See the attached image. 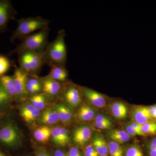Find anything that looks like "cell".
Returning a JSON list of instances; mask_svg holds the SVG:
<instances>
[{
	"mask_svg": "<svg viewBox=\"0 0 156 156\" xmlns=\"http://www.w3.org/2000/svg\"><path fill=\"white\" fill-rule=\"evenodd\" d=\"M52 129L48 126H43L37 128L34 133L35 138L38 141L46 142L50 138Z\"/></svg>",
	"mask_w": 156,
	"mask_h": 156,
	"instance_id": "cell-22",
	"label": "cell"
},
{
	"mask_svg": "<svg viewBox=\"0 0 156 156\" xmlns=\"http://www.w3.org/2000/svg\"><path fill=\"white\" fill-rule=\"evenodd\" d=\"M12 77L16 89V98L19 100H23L27 98L29 96L26 89L27 74L20 68H16Z\"/></svg>",
	"mask_w": 156,
	"mask_h": 156,
	"instance_id": "cell-7",
	"label": "cell"
},
{
	"mask_svg": "<svg viewBox=\"0 0 156 156\" xmlns=\"http://www.w3.org/2000/svg\"><path fill=\"white\" fill-rule=\"evenodd\" d=\"M85 156H100L92 144L87 146L84 152Z\"/></svg>",
	"mask_w": 156,
	"mask_h": 156,
	"instance_id": "cell-33",
	"label": "cell"
},
{
	"mask_svg": "<svg viewBox=\"0 0 156 156\" xmlns=\"http://www.w3.org/2000/svg\"><path fill=\"white\" fill-rule=\"evenodd\" d=\"M40 110L35 109L30 114L27 116L24 119V121L27 122H30L34 121V120L36 119L40 115Z\"/></svg>",
	"mask_w": 156,
	"mask_h": 156,
	"instance_id": "cell-32",
	"label": "cell"
},
{
	"mask_svg": "<svg viewBox=\"0 0 156 156\" xmlns=\"http://www.w3.org/2000/svg\"><path fill=\"white\" fill-rule=\"evenodd\" d=\"M54 156H68L63 151L57 150L54 152Z\"/></svg>",
	"mask_w": 156,
	"mask_h": 156,
	"instance_id": "cell-40",
	"label": "cell"
},
{
	"mask_svg": "<svg viewBox=\"0 0 156 156\" xmlns=\"http://www.w3.org/2000/svg\"><path fill=\"white\" fill-rule=\"evenodd\" d=\"M141 130L144 136L156 134V123L150 121L141 125Z\"/></svg>",
	"mask_w": 156,
	"mask_h": 156,
	"instance_id": "cell-24",
	"label": "cell"
},
{
	"mask_svg": "<svg viewBox=\"0 0 156 156\" xmlns=\"http://www.w3.org/2000/svg\"><path fill=\"white\" fill-rule=\"evenodd\" d=\"M60 128L59 127H56L52 129L51 135L53 142L56 145L60 146L61 143V138H60Z\"/></svg>",
	"mask_w": 156,
	"mask_h": 156,
	"instance_id": "cell-29",
	"label": "cell"
},
{
	"mask_svg": "<svg viewBox=\"0 0 156 156\" xmlns=\"http://www.w3.org/2000/svg\"><path fill=\"white\" fill-rule=\"evenodd\" d=\"M146 148L147 156H156V136L147 142Z\"/></svg>",
	"mask_w": 156,
	"mask_h": 156,
	"instance_id": "cell-27",
	"label": "cell"
},
{
	"mask_svg": "<svg viewBox=\"0 0 156 156\" xmlns=\"http://www.w3.org/2000/svg\"><path fill=\"white\" fill-rule=\"evenodd\" d=\"M108 136L113 141L119 144L128 142L131 137V136L126 131L120 129L112 130L109 132Z\"/></svg>",
	"mask_w": 156,
	"mask_h": 156,
	"instance_id": "cell-19",
	"label": "cell"
},
{
	"mask_svg": "<svg viewBox=\"0 0 156 156\" xmlns=\"http://www.w3.org/2000/svg\"><path fill=\"white\" fill-rule=\"evenodd\" d=\"M51 70L49 75L53 80L61 83H65L68 77V72L66 66L52 65L50 66Z\"/></svg>",
	"mask_w": 156,
	"mask_h": 156,
	"instance_id": "cell-13",
	"label": "cell"
},
{
	"mask_svg": "<svg viewBox=\"0 0 156 156\" xmlns=\"http://www.w3.org/2000/svg\"><path fill=\"white\" fill-rule=\"evenodd\" d=\"M112 112L115 118L123 119L127 117L128 108L125 104L120 101L113 102L112 105Z\"/></svg>",
	"mask_w": 156,
	"mask_h": 156,
	"instance_id": "cell-16",
	"label": "cell"
},
{
	"mask_svg": "<svg viewBox=\"0 0 156 156\" xmlns=\"http://www.w3.org/2000/svg\"><path fill=\"white\" fill-rule=\"evenodd\" d=\"M47 96L41 92L38 94L31 95L29 98V101L31 104L39 110L43 109L47 103Z\"/></svg>",
	"mask_w": 156,
	"mask_h": 156,
	"instance_id": "cell-21",
	"label": "cell"
},
{
	"mask_svg": "<svg viewBox=\"0 0 156 156\" xmlns=\"http://www.w3.org/2000/svg\"><path fill=\"white\" fill-rule=\"evenodd\" d=\"M95 122H112L111 120L104 115L99 114L97 115L95 117Z\"/></svg>",
	"mask_w": 156,
	"mask_h": 156,
	"instance_id": "cell-36",
	"label": "cell"
},
{
	"mask_svg": "<svg viewBox=\"0 0 156 156\" xmlns=\"http://www.w3.org/2000/svg\"><path fill=\"white\" fill-rule=\"evenodd\" d=\"M36 156H50V155L46 151L43 150H40L37 152Z\"/></svg>",
	"mask_w": 156,
	"mask_h": 156,
	"instance_id": "cell-39",
	"label": "cell"
},
{
	"mask_svg": "<svg viewBox=\"0 0 156 156\" xmlns=\"http://www.w3.org/2000/svg\"><path fill=\"white\" fill-rule=\"evenodd\" d=\"M63 97L68 104L75 107L82 102V94L80 89L73 85H69L63 92Z\"/></svg>",
	"mask_w": 156,
	"mask_h": 156,
	"instance_id": "cell-10",
	"label": "cell"
},
{
	"mask_svg": "<svg viewBox=\"0 0 156 156\" xmlns=\"http://www.w3.org/2000/svg\"><path fill=\"white\" fill-rule=\"evenodd\" d=\"M0 156H5L4 155V154H3L1 152V151H0Z\"/></svg>",
	"mask_w": 156,
	"mask_h": 156,
	"instance_id": "cell-41",
	"label": "cell"
},
{
	"mask_svg": "<svg viewBox=\"0 0 156 156\" xmlns=\"http://www.w3.org/2000/svg\"><path fill=\"white\" fill-rule=\"evenodd\" d=\"M44 52L26 51L20 53L18 54L20 68L27 74L37 75L45 64Z\"/></svg>",
	"mask_w": 156,
	"mask_h": 156,
	"instance_id": "cell-4",
	"label": "cell"
},
{
	"mask_svg": "<svg viewBox=\"0 0 156 156\" xmlns=\"http://www.w3.org/2000/svg\"><path fill=\"white\" fill-rule=\"evenodd\" d=\"M68 156H82L81 152L78 148L72 147L70 149L67 154Z\"/></svg>",
	"mask_w": 156,
	"mask_h": 156,
	"instance_id": "cell-37",
	"label": "cell"
},
{
	"mask_svg": "<svg viewBox=\"0 0 156 156\" xmlns=\"http://www.w3.org/2000/svg\"><path fill=\"white\" fill-rule=\"evenodd\" d=\"M11 98L0 84V105L8 103Z\"/></svg>",
	"mask_w": 156,
	"mask_h": 156,
	"instance_id": "cell-31",
	"label": "cell"
},
{
	"mask_svg": "<svg viewBox=\"0 0 156 156\" xmlns=\"http://www.w3.org/2000/svg\"><path fill=\"white\" fill-rule=\"evenodd\" d=\"M92 134V130L88 126H80L75 130L73 138L78 145L83 146L90 139Z\"/></svg>",
	"mask_w": 156,
	"mask_h": 156,
	"instance_id": "cell-12",
	"label": "cell"
},
{
	"mask_svg": "<svg viewBox=\"0 0 156 156\" xmlns=\"http://www.w3.org/2000/svg\"><path fill=\"white\" fill-rule=\"evenodd\" d=\"M55 110L58 113L59 120L62 122H69L73 118V112L71 110L64 104H58L56 105Z\"/></svg>",
	"mask_w": 156,
	"mask_h": 156,
	"instance_id": "cell-18",
	"label": "cell"
},
{
	"mask_svg": "<svg viewBox=\"0 0 156 156\" xmlns=\"http://www.w3.org/2000/svg\"><path fill=\"white\" fill-rule=\"evenodd\" d=\"M50 28L49 27L32 34L23 39L16 48L11 50L9 56L26 51L41 53L44 52L49 44Z\"/></svg>",
	"mask_w": 156,
	"mask_h": 156,
	"instance_id": "cell-2",
	"label": "cell"
},
{
	"mask_svg": "<svg viewBox=\"0 0 156 156\" xmlns=\"http://www.w3.org/2000/svg\"><path fill=\"white\" fill-rule=\"evenodd\" d=\"M82 92L85 98L93 106L98 108L106 106V97L101 93L88 88H83Z\"/></svg>",
	"mask_w": 156,
	"mask_h": 156,
	"instance_id": "cell-9",
	"label": "cell"
},
{
	"mask_svg": "<svg viewBox=\"0 0 156 156\" xmlns=\"http://www.w3.org/2000/svg\"><path fill=\"white\" fill-rule=\"evenodd\" d=\"M21 142V136L14 123L8 122L0 128V142L9 147H16Z\"/></svg>",
	"mask_w": 156,
	"mask_h": 156,
	"instance_id": "cell-5",
	"label": "cell"
},
{
	"mask_svg": "<svg viewBox=\"0 0 156 156\" xmlns=\"http://www.w3.org/2000/svg\"><path fill=\"white\" fill-rule=\"evenodd\" d=\"M150 113L152 119H156V104L149 107Z\"/></svg>",
	"mask_w": 156,
	"mask_h": 156,
	"instance_id": "cell-38",
	"label": "cell"
},
{
	"mask_svg": "<svg viewBox=\"0 0 156 156\" xmlns=\"http://www.w3.org/2000/svg\"><path fill=\"white\" fill-rule=\"evenodd\" d=\"M94 125L96 128L100 129H109L112 127L113 123L110 122H95Z\"/></svg>",
	"mask_w": 156,
	"mask_h": 156,
	"instance_id": "cell-34",
	"label": "cell"
},
{
	"mask_svg": "<svg viewBox=\"0 0 156 156\" xmlns=\"http://www.w3.org/2000/svg\"><path fill=\"white\" fill-rule=\"evenodd\" d=\"M134 122L142 125L152 119L149 107L140 105L135 107L132 112Z\"/></svg>",
	"mask_w": 156,
	"mask_h": 156,
	"instance_id": "cell-11",
	"label": "cell"
},
{
	"mask_svg": "<svg viewBox=\"0 0 156 156\" xmlns=\"http://www.w3.org/2000/svg\"><path fill=\"white\" fill-rule=\"evenodd\" d=\"M0 84L11 98H16V89L12 76L5 75L0 76Z\"/></svg>",
	"mask_w": 156,
	"mask_h": 156,
	"instance_id": "cell-15",
	"label": "cell"
},
{
	"mask_svg": "<svg viewBox=\"0 0 156 156\" xmlns=\"http://www.w3.org/2000/svg\"><path fill=\"white\" fill-rule=\"evenodd\" d=\"M77 116L79 121L88 122L91 121L95 116V112L91 107L83 104L78 111Z\"/></svg>",
	"mask_w": 156,
	"mask_h": 156,
	"instance_id": "cell-17",
	"label": "cell"
},
{
	"mask_svg": "<svg viewBox=\"0 0 156 156\" xmlns=\"http://www.w3.org/2000/svg\"><path fill=\"white\" fill-rule=\"evenodd\" d=\"M17 12L10 0H0V33L8 30V23L11 20H16Z\"/></svg>",
	"mask_w": 156,
	"mask_h": 156,
	"instance_id": "cell-6",
	"label": "cell"
},
{
	"mask_svg": "<svg viewBox=\"0 0 156 156\" xmlns=\"http://www.w3.org/2000/svg\"><path fill=\"white\" fill-rule=\"evenodd\" d=\"M66 32L64 30L58 31L56 38L49 43L44 52V64L66 66L67 60V48L65 42Z\"/></svg>",
	"mask_w": 156,
	"mask_h": 156,
	"instance_id": "cell-1",
	"label": "cell"
},
{
	"mask_svg": "<svg viewBox=\"0 0 156 156\" xmlns=\"http://www.w3.org/2000/svg\"><path fill=\"white\" fill-rule=\"evenodd\" d=\"M35 109L37 108H36L30 103L25 104L23 105L21 108H20V115H21L23 119H24L27 116L30 114Z\"/></svg>",
	"mask_w": 156,
	"mask_h": 156,
	"instance_id": "cell-28",
	"label": "cell"
},
{
	"mask_svg": "<svg viewBox=\"0 0 156 156\" xmlns=\"http://www.w3.org/2000/svg\"><path fill=\"white\" fill-rule=\"evenodd\" d=\"M60 146L64 147L67 145L69 141V136L67 129L64 128H60Z\"/></svg>",
	"mask_w": 156,
	"mask_h": 156,
	"instance_id": "cell-30",
	"label": "cell"
},
{
	"mask_svg": "<svg viewBox=\"0 0 156 156\" xmlns=\"http://www.w3.org/2000/svg\"><path fill=\"white\" fill-rule=\"evenodd\" d=\"M17 28L10 39L11 43L16 40L22 41L28 36L49 27L50 21L41 17H28L16 20Z\"/></svg>",
	"mask_w": 156,
	"mask_h": 156,
	"instance_id": "cell-3",
	"label": "cell"
},
{
	"mask_svg": "<svg viewBox=\"0 0 156 156\" xmlns=\"http://www.w3.org/2000/svg\"><path fill=\"white\" fill-rule=\"evenodd\" d=\"M92 145L100 156H107L108 145L105 140L99 134H95L92 140Z\"/></svg>",
	"mask_w": 156,
	"mask_h": 156,
	"instance_id": "cell-14",
	"label": "cell"
},
{
	"mask_svg": "<svg viewBox=\"0 0 156 156\" xmlns=\"http://www.w3.org/2000/svg\"><path fill=\"white\" fill-rule=\"evenodd\" d=\"M126 131L128 134L131 136H135L136 135L140 136V134L138 132L135 130V129L132 126L131 124H127L126 126Z\"/></svg>",
	"mask_w": 156,
	"mask_h": 156,
	"instance_id": "cell-35",
	"label": "cell"
},
{
	"mask_svg": "<svg viewBox=\"0 0 156 156\" xmlns=\"http://www.w3.org/2000/svg\"><path fill=\"white\" fill-rule=\"evenodd\" d=\"M59 120L58 113L56 110H47L43 113L41 118V121L44 124L53 125L58 122Z\"/></svg>",
	"mask_w": 156,
	"mask_h": 156,
	"instance_id": "cell-20",
	"label": "cell"
},
{
	"mask_svg": "<svg viewBox=\"0 0 156 156\" xmlns=\"http://www.w3.org/2000/svg\"><path fill=\"white\" fill-rule=\"evenodd\" d=\"M11 66L9 58L6 56L0 55V76L5 75Z\"/></svg>",
	"mask_w": 156,
	"mask_h": 156,
	"instance_id": "cell-26",
	"label": "cell"
},
{
	"mask_svg": "<svg viewBox=\"0 0 156 156\" xmlns=\"http://www.w3.org/2000/svg\"><path fill=\"white\" fill-rule=\"evenodd\" d=\"M40 79L42 92L47 97H55L61 92L62 89V83L53 80L49 75Z\"/></svg>",
	"mask_w": 156,
	"mask_h": 156,
	"instance_id": "cell-8",
	"label": "cell"
},
{
	"mask_svg": "<svg viewBox=\"0 0 156 156\" xmlns=\"http://www.w3.org/2000/svg\"><path fill=\"white\" fill-rule=\"evenodd\" d=\"M126 156H144L142 149L136 144L128 147L126 151Z\"/></svg>",
	"mask_w": 156,
	"mask_h": 156,
	"instance_id": "cell-25",
	"label": "cell"
},
{
	"mask_svg": "<svg viewBox=\"0 0 156 156\" xmlns=\"http://www.w3.org/2000/svg\"><path fill=\"white\" fill-rule=\"evenodd\" d=\"M109 154L111 156H123V149L119 144L111 141L108 144Z\"/></svg>",
	"mask_w": 156,
	"mask_h": 156,
	"instance_id": "cell-23",
	"label": "cell"
}]
</instances>
